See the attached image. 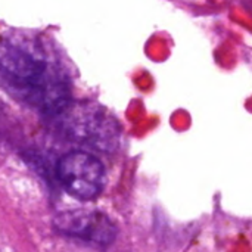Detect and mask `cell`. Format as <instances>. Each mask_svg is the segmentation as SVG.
<instances>
[{
  "label": "cell",
  "instance_id": "obj_1",
  "mask_svg": "<svg viewBox=\"0 0 252 252\" xmlns=\"http://www.w3.org/2000/svg\"><path fill=\"white\" fill-rule=\"evenodd\" d=\"M0 86L15 99L50 114L69 103L65 72L35 37L0 40Z\"/></svg>",
  "mask_w": 252,
  "mask_h": 252
},
{
  "label": "cell",
  "instance_id": "obj_2",
  "mask_svg": "<svg viewBox=\"0 0 252 252\" xmlns=\"http://www.w3.org/2000/svg\"><path fill=\"white\" fill-rule=\"evenodd\" d=\"M58 114L63 115L68 134L81 143L100 151H111L120 140L118 123L99 106L68 103Z\"/></svg>",
  "mask_w": 252,
  "mask_h": 252
},
{
  "label": "cell",
  "instance_id": "obj_3",
  "mask_svg": "<svg viewBox=\"0 0 252 252\" xmlns=\"http://www.w3.org/2000/svg\"><path fill=\"white\" fill-rule=\"evenodd\" d=\"M56 174L63 189L77 199L96 198L105 185V168L92 154L72 151L65 154L56 165Z\"/></svg>",
  "mask_w": 252,
  "mask_h": 252
},
{
  "label": "cell",
  "instance_id": "obj_4",
  "mask_svg": "<svg viewBox=\"0 0 252 252\" xmlns=\"http://www.w3.org/2000/svg\"><path fill=\"white\" fill-rule=\"evenodd\" d=\"M59 233L81 239L99 247H106L117 238V227L108 216L99 211L75 210L59 214L55 219Z\"/></svg>",
  "mask_w": 252,
  "mask_h": 252
}]
</instances>
